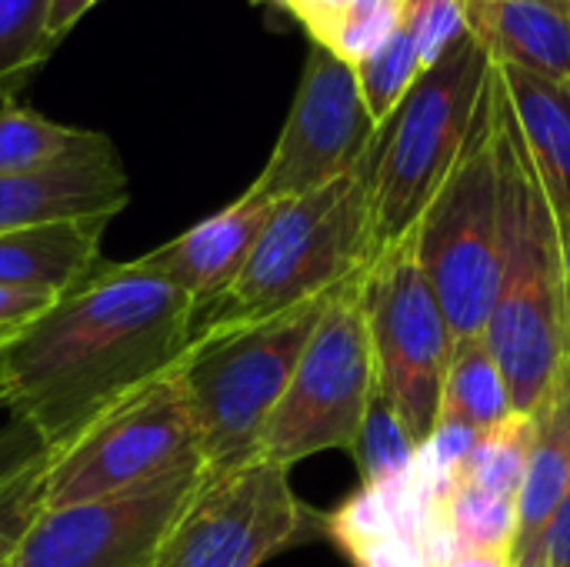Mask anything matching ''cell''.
<instances>
[{
	"label": "cell",
	"instance_id": "6da1fadb",
	"mask_svg": "<svg viewBox=\"0 0 570 567\" xmlns=\"http://www.w3.org/2000/svg\"><path fill=\"white\" fill-rule=\"evenodd\" d=\"M197 344V307L134 261H100L0 354V408L47 454L154 381Z\"/></svg>",
	"mask_w": 570,
	"mask_h": 567
},
{
	"label": "cell",
	"instance_id": "7a4b0ae2",
	"mask_svg": "<svg viewBox=\"0 0 570 567\" xmlns=\"http://www.w3.org/2000/svg\"><path fill=\"white\" fill-rule=\"evenodd\" d=\"M494 154L501 174V277L484 338L508 378L514 411L538 414L570 361L561 227L521 140L498 67Z\"/></svg>",
	"mask_w": 570,
	"mask_h": 567
},
{
	"label": "cell",
	"instance_id": "3957f363",
	"mask_svg": "<svg viewBox=\"0 0 570 567\" xmlns=\"http://www.w3.org/2000/svg\"><path fill=\"white\" fill-rule=\"evenodd\" d=\"M367 164L311 194L274 201L247 267L230 294L200 317L197 338L331 297L367 267L374 257Z\"/></svg>",
	"mask_w": 570,
	"mask_h": 567
},
{
	"label": "cell",
	"instance_id": "277c9868",
	"mask_svg": "<svg viewBox=\"0 0 570 567\" xmlns=\"http://www.w3.org/2000/svg\"><path fill=\"white\" fill-rule=\"evenodd\" d=\"M488 74L491 50L468 30L377 130L367 164L374 254L401 244L441 190L471 134Z\"/></svg>",
	"mask_w": 570,
	"mask_h": 567
},
{
	"label": "cell",
	"instance_id": "5b68a950",
	"mask_svg": "<svg viewBox=\"0 0 570 567\" xmlns=\"http://www.w3.org/2000/svg\"><path fill=\"white\" fill-rule=\"evenodd\" d=\"M331 297L261 324L200 334L177 378L190 398L210 475L257 461L264 428Z\"/></svg>",
	"mask_w": 570,
	"mask_h": 567
},
{
	"label": "cell",
	"instance_id": "8992f818",
	"mask_svg": "<svg viewBox=\"0 0 570 567\" xmlns=\"http://www.w3.org/2000/svg\"><path fill=\"white\" fill-rule=\"evenodd\" d=\"M454 341L488 331L501 277V174L494 154V60L471 134L407 234Z\"/></svg>",
	"mask_w": 570,
	"mask_h": 567
},
{
	"label": "cell",
	"instance_id": "52a82bcc",
	"mask_svg": "<svg viewBox=\"0 0 570 567\" xmlns=\"http://www.w3.org/2000/svg\"><path fill=\"white\" fill-rule=\"evenodd\" d=\"M357 277L331 294L264 428L257 461L291 471L324 451L351 454L367 404L377 394L374 351L361 311Z\"/></svg>",
	"mask_w": 570,
	"mask_h": 567
},
{
	"label": "cell",
	"instance_id": "ba28073f",
	"mask_svg": "<svg viewBox=\"0 0 570 567\" xmlns=\"http://www.w3.org/2000/svg\"><path fill=\"white\" fill-rule=\"evenodd\" d=\"M204 468L190 398L174 374L104 414L43 471V508H67Z\"/></svg>",
	"mask_w": 570,
	"mask_h": 567
},
{
	"label": "cell",
	"instance_id": "9c48e42d",
	"mask_svg": "<svg viewBox=\"0 0 570 567\" xmlns=\"http://www.w3.org/2000/svg\"><path fill=\"white\" fill-rule=\"evenodd\" d=\"M357 294L374 351L377 391L394 404L421 448L438 428L454 334L414 257L411 237L367 261L357 277Z\"/></svg>",
	"mask_w": 570,
	"mask_h": 567
},
{
	"label": "cell",
	"instance_id": "30bf717a",
	"mask_svg": "<svg viewBox=\"0 0 570 567\" xmlns=\"http://www.w3.org/2000/svg\"><path fill=\"white\" fill-rule=\"evenodd\" d=\"M321 528L291 471L250 461L204 478L150 567H261Z\"/></svg>",
	"mask_w": 570,
	"mask_h": 567
},
{
	"label": "cell",
	"instance_id": "8fae6325",
	"mask_svg": "<svg viewBox=\"0 0 570 567\" xmlns=\"http://www.w3.org/2000/svg\"><path fill=\"white\" fill-rule=\"evenodd\" d=\"M374 140L377 127L361 100L354 67L311 43L281 137L247 190L271 204L311 194L364 167Z\"/></svg>",
	"mask_w": 570,
	"mask_h": 567
},
{
	"label": "cell",
	"instance_id": "7c38bea8",
	"mask_svg": "<svg viewBox=\"0 0 570 567\" xmlns=\"http://www.w3.org/2000/svg\"><path fill=\"white\" fill-rule=\"evenodd\" d=\"M207 468L134 491L43 508L10 567H150L204 485Z\"/></svg>",
	"mask_w": 570,
	"mask_h": 567
},
{
	"label": "cell",
	"instance_id": "4fadbf2b",
	"mask_svg": "<svg viewBox=\"0 0 570 567\" xmlns=\"http://www.w3.org/2000/svg\"><path fill=\"white\" fill-rule=\"evenodd\" d=\"M448 488L421 461L387 485L357 488L321 531L354 567H444L454 555L448 525Z\"/></svg>",
	"mask_w": 570,
	"mask_h": 567
},
{
	"label": "cell",
	"instance_id": "5bb4252c",
	"mask_svg": "<svg viewBox=\"0 0 570 567\" xmlns=\"http://www.w3.org/2000/svg\"><path fill=\"white\" fill-rule=\"evenodd\" d=\"M271 207V201L257 197L254 190H244L217 214L140 254L137 261L157 277H164L170 287H177L184 297H190L200 324V317L217 307L237 284Z\"/></svg>",
	"mask_w": 570,
	"mask_h": 567
},
{
	"label": "cell",
	"instance_id": "9a60e30c",
	"mask_svg": "<svg viewBox=\"0 0 570 567\" xmlns=\"http://www.w3.org/2000/svg\"><path fill=\"white\" fill-rule=\"evenodd\" d=\"M130 201L127 170L114 154L27 177H0V234L73 217H117Z\"/></svg>",
	"mask_w": 570,
	"mask_h": 567
},
{
	"label": "cell",
	"instance_id": "2e32d148",
	"mask_svg": "<svg viewBox=\"0 0 570 567\" xmlns=\"http://www.w3.org/2000/svg\"><path fill=\"white\" fill-rule=\"evenodd\" d=\"M538 438L518 501L514 567H548V531L570 491V361L534 414Z\"/></svg>",
	"mask_w": 570,
	"mask_h": 567
},
{
	"label": "cell",
	"instance_id": "e0dca14e",
	"mask_svg": "<svg viewBox=\"0 0 570 567\" xmlns=\"http://www.w3.org/2000/svg\"><path fill=\"white\" fill-rule=\"evenodd\" d=\"M464 20L498 60L570 84V0H464Z\"/></svg>",
	"mask_w": 570,
	"mask_h": 567
},
{
	"label": "cell",
	"instance_id": "ac0fdd59",
	"mask_svg": "<svg viewBox=\"0 0 570 567\" xmlns=\"http://www.w3.org/2000/svg\"><path fill=\"white\" fill-rule=\"evenodd\" d=\"M494 67L518 120L521 140L528 147V157L554 207L558 227L564 231L570 227V84L538 77L498 57Z\"/></svg>",
	"mask_w": 570,
	"mask_h": 567
},
{
	"label": "cell",
	"instance_id": "d6986e66",
	"mask_svg": "<svg viewBox=\"0 0 570 567\" xmlns=\"http://www.w3.org/2000/svg\"><path fill=\"white\" fill-rule=\"evenodd\" d=\"M114 217H73L0 234V287L63 294L104 257L100 241Z\"/></svg>",
	"mask_w": 570,
	"mask_h": 567
},
{
	"label": "cell",
	"instance_id": "ffe728a7",
	"mask_svg": "<svg viewBox=\"0 0 570 567\" xmlns=\"http://www.w3.org/2000/svg\"><path fill=\"white\" fill-rule=\"evenodd\" d=\"M104 154H114V140L100 130L57 124L13 100L0 104V177L43 174Z\"/></svg>",
	"mask_w": 570,
	"mask_h": 567
},
{
	"label": "cell",
	"instance_id": "44dd1931",
	"mask_svg": "<svg viewBox=\"0 0 570 567\" xmlns=\"http://www.w3.org/2000/svg\"><path fill=\"white\" fill-rule=\"evenodd\" d=\"M511 414H514V401L508 391V378H504L488 338L474 334V338L454 341L438 421L461 424L481 438L491 428H498L501 421H508Z\"/></svg>",
	"mask_w": 570,
	"mask_h": 567
},
{
	"label": "cell",
	"instance_id": "7402d4cb",
	"mask_svg": "<svg viewBox=\"0 0 570 567\" xmlns=\"http://www.w3.org/2000/svg\"><path fill=\"white\" fill-rule=\"evenodd\" d=\"M534 438H538L534 414L514 411L508 421H501L498 428H491L488 434H481L474 441V448L468 451V458L461 461V468L454 475V485H464V488H474V491H484V495L518 505L524 478H528Z\"/></svg>",
	"mask_w": 570,
	"mask_h": 567
},
{
	"label": "cell",
	"instance_id": "603a6c76",
	"mask_svg": "<svg viewBox=\"0 0 570 567\" xmlns=\"http://www.w3.org/2000/svg\"><path fill=\"white\" fill-rule=\"evenodd\" d=\"M50 0H0V104H10L53 57Z\"/></svg>",
	"mask_w": 570,
	"mask_h": 567
},
{
	"label": "cell",
	"instance_id": "cb8c5ba5",
	"mask_svg": "<svg viewBox=\"0 0 570 567\" xmlns=\"http://www.w3.org/2000/svg\"><path fill=\"white\" fill-rule=\"evenodd\" d=\"M404 7L407 0H344L317 30H311V40L347 67H357L394 37L404 23Z\"/></svg>",
	"mask_w": 570,
	"mask_h": 567
},
{
	"label": "cell",
	"instance_id": "d4e9b609",
	"mask_svg": "<svg viewBox=\"0 0 570 567\" xmlns=\"http://www.w3.org/2000/svg\"><path fill=\"white\" fill-rule=\"evenodd\" d=\"M417 451L421 448L407 434V428L397 418L394 404L377 391L371 398V404H367L364 424H361L357 441L351 448V458L357 465L361 485L371 488V485H387V481L404 478L414 468Z\"/></svg>",
	"mask_w": 570,
	"mask_h": 567
},
{
	"label": "cell",
	"instance_id": "484cf974",
	"mask_svg": "<svg viewBox=\"0 0 570 567\" xmlns=\"http://www.w3.org/2000/svg\"><path fill=\"white\" fill-rule=\"evenodd\" d=\"M421 74H424V67H421L417 47L404 23L394 30V37L384 47H377L364 63L354 67L361 100L377 130L394 117V110L404 104V97L411 94V87L417 84Z\"/></svg>",
	"mask_w": 570,
	"mask_h": 567
},
{
	"label": "cell",
	"instance_id": "4316f807",
	"mask_svg": "<svg viewBox=\"0 0 570 567\" xmlns=\"http://www.w3.org/2000/svg\"><path fill=\"white\" fill-rule=\"evenodd\" d=\"M448 525H451L454 551L461 548L511 551L518 535V505L454 485L448 495Z\"/></svg>",
	"mask_w": 570,
	"mask_h": 567
},
{
	"label": "cell",
	"instance_id": "83f0119b",
	"mask_svg": "<svg viewBox=\"0 0 570 567\" xmlns=\"http://www.w3.org/2000/svg\"><path fill=\"white\" fill-rule=\"evenodd\" d=\"M404 27L417 47L421 67H434L464 33V0H407Z\"/></svg>",
	"mask_w": 570,
	"mask_h": 567
},
{
	"label": "cell",
	"instance_id": "f1b7e54d",
	"mask_svg": "<svg viewBox=\"0 0 570 567\" xmlns=\"http://www.w3.org/2000/svg\"><path fill=\"white\" fill-rule=\"evenodd\" d=\"M47 461H50V454L0 488V567H10L17 545L23 541L27 528L43 511V471H47Z\"/></svg>",
	"mask_w": 570,
	"mask_h": 567
},
{
	"label": "cell",
	"instance_id": "f546056e",
	"mask_svg": "<svg viewBox=\"0 0 570 567\" xmlns=\"http://www.w3.org/2000/svg\"><path fill=\"white\" fill-rule=\"evenodd\" d=\"M60 294H40V291H20V287H0V354L10 351L57 301Z\"/></svg>",
	"mask_w": 570,
	"mask_h": 567
},
{
	"label": "cell",
	"instance_id": "4dcf8cb0",
	"mask_svg": "<svg viewBox=\"0 0 570 567\" xmlns=\"http://www.w3.org/2000/svg\"><path fill=\"white\" fill-rule=\"evenodd\" d=\"M47 458V448L17 421H7L0 428V488L7 481H13L17 475H23L27 468H33L37 461Z\"/></svg>",
	"mask_w": 570,
	"mask_h": 567
},
{
	"label": "cell",
	"instance_id": "1f68e13d",
	"mask_svg": "<svg viewBox=\"0 0 570 567\" xmlns=\"http://www.w3.org/2000/svg\"><path fill=\"white\" fill-rule=\"evenodd\" d=\"M94 3H100V0H50V17H47L50 43L60 47V40L80 23V17H87V10Z\"/></svg>",
	"mask_w": 570,
	"mask_h": 567
},
{
	"label": "cell",
	"instance_id": "d6a6232c",
	"mask_svg": "<svg viewBox=\"0 0 570 567\" xmlns=\"http://www.w3.org/2000/svg\"><path fill=\"white\" fill-rule=\"evenodd\" d=\"M548 567H570V491L548 531Z\"/></svg>",
	"mask_w": 570,
	"mask_h": 567
},
{
	"label": "cell",
	"instance_id": "836d02e7",
	"mask_svg": "<svg viewBox=\"0 0 570 567\" xmlns=\"http://www.w3.org/2000/svg\"><path fill=\"white\" fill-rule=\"evenodd\" d=\"M277 7H284L287 13H294L301 23H304V30L311 33V30H317L344 0H274Z\"/></svg>",
	"mask_w": 570,
	"mask_h": 567
},
{
	"label": "cell",
	"instance_id": "e575fe53",
	"mask_svg": "<svg viewBox=\"0 0 570 567\" xmlns=\"http://www.w3.org/2000/svg\"><path fill=\"white\" fill-rule=\"evenodd\" d=\"M444 567H514V558L511 551H494V548H461Z\"/></svg>",
	"mask_w": 570,
	"mask_h": 567
},
{
	"label": "cell",
	"instance_id": "d590c367",
	"mask_svg": "<svg viewBox=\"0 0 570 567\" xmlns=\"http://www.w3.org/2000/svg\"><path fill=\"white\" fill-rule=\"evenodd\" d=\"M561 264H564V304H568V328H570V227L561 231Z\"/></svg>",
	"mask_w": 570,
	"mask_h": 567
}]
</instances>
